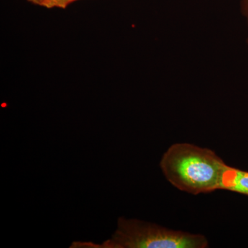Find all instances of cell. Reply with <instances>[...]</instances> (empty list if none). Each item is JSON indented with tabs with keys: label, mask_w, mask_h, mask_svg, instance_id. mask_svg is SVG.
<instances>
[{
	"label": "cell",
	"mask_w": 248,
	"mask_h": 248,
	"mask_svg": "<svg viewBox=\"0 0 248 248\" xmlns=\"http://www.w3.org/2000/svg\"><path fill=\"white\" fill-rule=\"evenodd\" d=\"M33 4L44 6V7L52 9V8H60L59 0H28Z\"/></svg>",
	"instance_id": "4"
},
{
	"label": "cell",
	"mask_w": 248,
	"mask_h": 248,
	"mask_svg": "<svg viewBox=\"0 0 248 248\" xmlns=\"http://www.w3.org/2000/svg\"><path fill=\"white\" fill-rule=\"evenodd\" d=\"M221 190L248 196V172L229 166L223 177Z\"/></svg>",
	"instance_id": "3"
},
{
	"label": "cell",
	"mask_w": 248,
	"mask_h": 248,
	"mask_svg": "<svg viewBox=\"0 0 248 248\" xmlns=\"http://www.w3.org/2000/svg\"><path fill=\"white\" fill-rule=\"evenodd\" d=\"M160 167L174 187L197 195L221 190L223 177L229 166L212 150L179 143L166 151Z\"/></svg>",
	"instance_id": "1"
},
{
	"label": "cell",
	"mask_w": 248,
	"mask_h": 248,
	"mask_svg": "<svg viewBox=\"0 0 248 248\" xmlns=\"http://www.w3.org/2000/svg\"><path fill=\"white\" fill-rule=\"evenodd\" d=\"M74 248H205V236L174 231L155 223L120 217L117 229L110 239L102 244L91 241H74Z\"/></svg>",
	"instance_id": "2"
},
{
	"label": "cell",
	"mask_w": 248,
	"mask_h": 248,
	"mask_svg": "<svg viewBox=\"0 0 248 248\" xmlns=\"http://www.w3.org/2000/svg\"><path fill=\"white\" fill-rule=\"evenodd\" d=\"M76 1H78V0H59L60 8H62V9H65L68 5Z\"/></svg>",
	"instance_id": "5"
},
{
	"label": "cell",
	"mask_w": 248,
	"mask_h": 248,
	"mask_svg": "<svg viewBox=\"0 0 248 248\" xmlns=\"http://www.w3.org/2000/svg\"><path fill=\"white\" fill-rule=\"evenodd\" d=\"M243 11L248 20V0H243Z\"/></svg>",
	"instance_id": "6"
}]
</instances>
